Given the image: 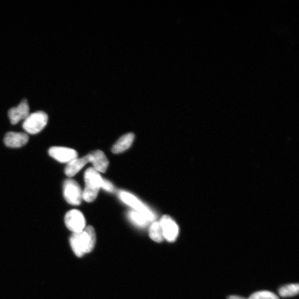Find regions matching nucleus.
Segmentation results:
<instances>
[{
  "instance_id": "obj_1",
  "label": "nucleus",
  "mask_w": 299,
  "mask_h": 299,
  "mask_svg": "<svg viewBox=\"0 0 299 299\" xmlns=\"http://www.w3.org/2000/svg\"><path fill=\"white\" fill-rule=\"evenodd\" d=\"M69 241L73 252L78 257L92 252L96 243L94 228L88 226L81 232L73 233Z\"/></svg>"
},
{
  "instance_id": "obj_2",
  "label": "nucleus",
  "mask_w": 299,
  "mask_h": 299,
  "mask_svg": "<svg viewBox=\"0 0 299 299\" xmlns=\"http://www.w3.org/2000/svg\"><path fill=\"white\" fill-rule=\"evenodd\" d=\"M84 178L85 187L83 191V200L87 203H92L98 196L103 178L99 172L93 168H89L86 171Z\"/></svg>"
},
{
  "instance_id": "obj_3",
  "label": "nucleus",
  "mask_w": 299,
  "mask_h": 299,
  "mask_svg": "<svg viewBox=\"0 0 299 299\" xmlns=\"http://www.w3.org/2000/svg\"><path fill=\"white\" fill-rule=\"evenodd\" d=\"M48 120L47 114L42 111L29 114L23 124V127L26 133L30 134H37L46 126Z\"/></svg>"
},
{
  "instance_id": "obj_4",
  "label": "nucleus",
  "mask_w": 299,
  "mask_h": 299,
  "mask_svg": "<svg viewBox=\"0 0 299 299\" xmlns=\"http://www.w3.org/2000/svg\"><path fill=\"white\" fill-rule=\"evenodd\" d=\"M119 195L125 204L133 208L134 211L143 214L150 222L155 220L156 216L154 213L133 194L128 192L121 191Z\"/></svg>"
},
{
  "instance_id": "obj_5",
  "label": "nucleus",
  "mask_w": 299,
  "mask_h": 299,
  "mask_svg": "<svg viewBox=\"0 0 299 299\" xmlns=\"http://www.w3.org/2000/svg\"><path fill=\"white\" fill-rule=\"evenodd\" d=\"M64 196L69 204L78 206L83 200V191L75 180L67 179L64 184Z\"/></svg>"
},
{
  "instance_id": "obj_6",
  "label": "nucleus",
  "mask_w": 299,
  "mask_h": 299,
  "mask_svg": "<svg viewBox=\"0 0 299 299\" xmlns=\"http://www.w3.org/2000/svg\"><path fill=\"white\" fill-rule=\"evenodd\" d=\"M65 221L68 229L73 233L81 232L86 228L84 215L77 210L68 212L65 215Z\"/></svg>"
},
{
  "instance_id": "obj_7",
  "label": "nucleus",
  "mask_w": 299,
  "mask_h": 299,
  "mask_svg": "<svg viewBox=\"0 0 299 299\" xmlns=\"http://www.w3.org/2000/svg\"><path fill=\"white\" fill-rule=\"evenodd\" d=\"M163 229L164 238L169 242H174L178 235L179 228L175 221L168 215L159 221Z\"/></svg>"
},
{
  "instance_id": "obj_8",
  "label": "nucleus",
  "mask_w": 299,
  "mask_h": 299,
  "mask_svg": "<svg viewBox=\"0 0 299 299\" xmlns=\"http://www.w3.org/2000/svg\"><path fill=\"white\" fill-rule=\"evenodd\" d=\"M48 154L55 161L61 163H68L78 157V153L71 148L54 147L48 150Z\"/></svg>"
},
{
  "instance_id": "obj_9",
  "label": "nucleus",
  "mask_w": 299,
  "mask_h": 299,
  "mask_svg": "<svg viewBox=\"0 0 299 299\" xmlns=\"http://www.w3.org/2000/svg\"><path fill=\"white\" fill-rule=\"evenodd\" d=\"M30 114V107L27 101L23 100L16 107H14L9 110L8 115L11 123L17 124L21 121L25 120Z\"/></svg>"
},
{
  "instance_id": "obj_10",
  "label": "nucleus",
  "mask_w": 299,
  "mask_h": 299,
  "mask_svg": "<svg viewBox=\"0 0 299 299\" xmlns=\"http://www.w3.org/2000/svg\"><path fill=\"white\" fill-rule=\"evenodd\" d=\"M89 163H91L94 169L98 172L105 173L108 168L109 162L106 155L101 150H96L87 155Z\"/></svg>"
},
{
  "instance_id": "obj_11",
  "label": "nucleus",
  "mask_w": 299,
  "mask_h": 299,
  "mask_svg": "<svg viewBox=\"0 0 299 299\" xmlns=\"http://www.w3.org/2000/svg\"><path fill=\"white\" fill-rule=\"evenodd\" d=\"M29 136L24 133L9 132L4 137V143L7 147L11 148L23 147L29 141Z\"/></svg>"
},
{
  "instance_id": "obj_12",
  "label": "nucleus",
  "mask_w": 299,
  "mask_h": 299,
  "mask_svg": "<svg viewBox=\"0 0 299 299\" xmlns=\"http://www.w3.org/2000/svg\"><path fill=\"white\" fill-rule=\"evenodd\" d=\"M88 163L89 161L87 155L83 157H76L73 159V161L67 164L65 169V174L69 177L74 176Z\"/></svg>"
},
{
  "instance_id": "obj_13",
  "label": "nucleus",
  "mask_w": 299,
  "mask_h": 299,
  "mask_svg": "<svg viewBox=\"0 0 299 299\" xmlns=\"http://www.w3.org/2000/svg\"><path fill=\"white\" fill-rule=\"evenodd\" d=\"M135 135L130 133L122 136L114 145L112 151L114 154H120L129 149L133 144Z\"/></svg>"
},
{
  "instance_id": "obj_14",
  "label": "nucleus",
  "mask_w": 299,
  "mask_h": 299,
  "mask_svg": "<svg viewBox=\"0 0 299 299\" xmlns=\"http://www.w3.org/2000/svg\"><path fill=\"white\" fill-rule=\"evenodd\" d=\"M128 217L134 225L141 228L148 226L151 222L144 215L136 211H130L128 213Z\"/></svg>"
},
{
  "instance_id": "obj_15",
  "label": "nucleus",
  "mask_w": 299,
  "mask_h": 299,
  "mask_svg": "<svg viewBox=\"0 0 299 299\" xmlns=\"http://www.w3.org/2000/svg\"><path fill=\"white\" fill-rule=\"evenodd\" d=\"M150 238L156 242L161 243L164 238L163 229L160 221H155L151 224L149 229Z\"/></svg>"
},
{
  "instance_id": "obj_16",
  "label": "nucleus",
  "mask_w": 299,
  "mask_h": 299,
  "mask_svg": "<svg viewBox=\"0 0 299 299\" xmlns=\"http://www.w3.org/2000/svg\"><path fill=\"white\" fill-rule=\"evenodd\" d=\"M298 284H291L281 288L279 290V294L283 297H291L297 295L298 294Z\"/></svg>"
},
{
  "instance_id": "obj_17",
  "label": "nucleus",
  "mask_w": 299,
  "mask_h": 299,
  "mask_svg": "<svg viewBox=\"0 0 299 299\" xmlns=\"http://www.w3.org/2000/svg\"><path fill=\"white\" fill-rule=\"evenodd\" d=\"M248 299H280L275 294L269 291H260L256 292L250 296Z\"/></svg>"
},
{
  "instance_id": "obj_18",
  "label": "nucleus",
  "mask_w": 299,
  "mask_h": 299,
  "mask_svg": "<svg viewBox=\"0 0 299 299\" xmlns=\"http://www.w3.org/2000/svg\"><path fill=\"white\" fill-rule=\"evenodd\" d=\"M101 188L109 192H113L115 191L114 185L106 179H103Z\"/></svg>"
},
{
  "instance_id": "obj_19",
  "label": "nucleus",
  "mask_w": 299,
  "mask_h": 299,
  "mask_svg": "<svg viewBox=\"0 0 299 299\" xmlns=\"http://www.w3.org/2000/svg\"><path fill=\"white\" fill-rule=\"evenodd\" d=\"M228 299H248V298H246L245 297H241V296H237V295H232V296H229Z\"/></svg>"
}]
</instances>
